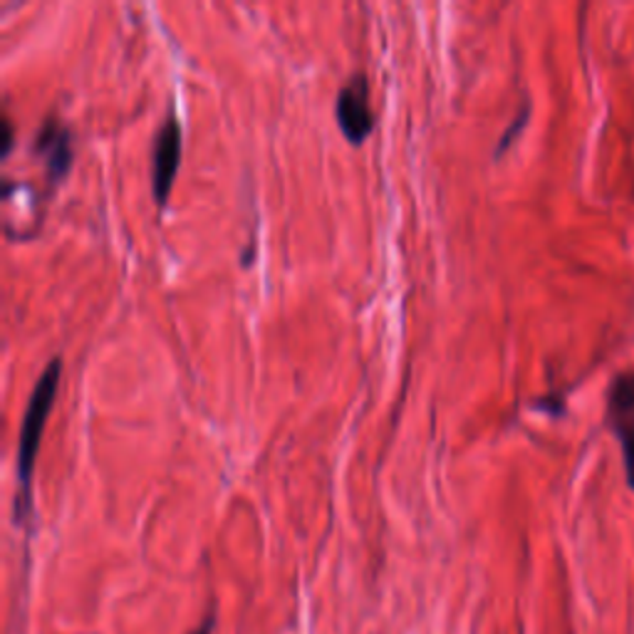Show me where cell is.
Instances as JSON below:
<instances>
[{"mask_svg": "<svg viewBox=\"0 0 634 634\" xmlns=\"http://www.w3.org/2000/svg\"><path fill=\"white\" fill-rule=\"evenodd\" d=\"M35 149L45 157L50 177L55 181L63 179L70 169V163H73V137H70V131L63 121L47 119L43 129L38 131Z\"/></svg>", "mask_w": 634, "mask_h": 634, "instance_id": "obj_5", "label": "cell"}, {"mask_svg": "<svg viewBox=\"0 0 634 634\" xmlns=\"http://www.w3.org/2000/svg\"><path fill=\"white\" fill-rule=\"evenodd\" d=\"M60 374H63V360L55 357V360H50V364L45 367V372L40 374L25 409L23 429H20L18 438V480L20 488H23L18 496V520H23L30 508V480H33L35 454L40 446V436L45 432L50 406L55 402Z\"/></svg>", "mask_w": 634, "mask_h": 634, "instance_id": "obj_1", "label": "cell"}, {"mask_svg": "<svg viewBox=\"0 0 634 634\" xmlns=\"http://www.w3.org/2000/svg\"><path fill=\"white\" fill-rule=\"evenodd\" d=\"M337 121L345 137L352 145H362L367 135L374 129V112L370 107V87H367V77L352 75L350 82L337 92V105H335Z\"/></svg>", "mask_w": 634, "mask_h": 634, "instance_id": "obj_2", "label": "cell"}, {"mask_svg": "<svg viewBox=\"0 0 634 634\" xmlns=\"http://www.w3.org/2000/svg\"><path fill=\"white\" fill-rule=\"evenodd\" d=\"M181 159V125L179 119L169 115L157 131L155 151H151V187H155V199L167 203L169 191L173 187Z\"/></svg>", "mask_w": 634, "mask_h": 634, "instance_id": "obj_3", "label": "cell"}, {"mask_svg": "<svg viewBox=\"0 0 634 634\" xmlns=\"http://www.w3.org/2000/svg\"><path fill=\"white\" fill-rule=\"evenodd\" d=\"M213 620H216V617H213V612H211V615L201 622V627L193 634H211L213 632Z\"/></svg>", "mask_w": 634, "mask_h": 634, "instance_id": "obj_6", "label": "cell"}, {"mask_svg": "<svg viewBox=\"0 0 634 634\" xmlns=\"http://www.w3.org/2000/svg\"><path fill=\"white\" fill-rule=\"evenodd\" d=\"M607 419L610 426L620 436L622 446H625L627 480L634 488V374H622L612 384L607 399Z\"/></svg>", "mask_w": 634, "mask_h": 634, "instance_id": "obj_4", "label": "cell"}]
</instances>
